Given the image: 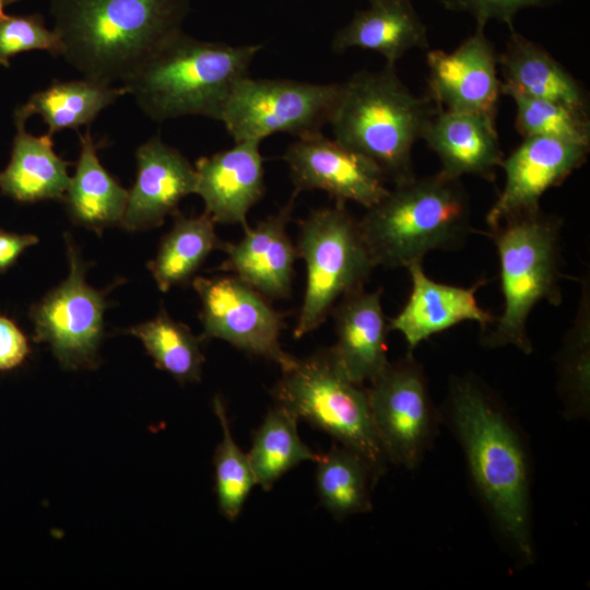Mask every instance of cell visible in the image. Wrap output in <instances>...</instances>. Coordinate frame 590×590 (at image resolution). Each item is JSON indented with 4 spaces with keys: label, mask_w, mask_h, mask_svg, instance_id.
Returning a JSON list of instances; mask_svg holds the SVG:
<instances>
[{
    "label": "cell",
    "mask_w": 590,
    "mask_h": 590,
    "mask_svg": "<svg viewBox=\"0 0 590 590\" xmlns=\"http://www.w3.org/2000/svg\"><path fill=\"white\" fill-rule=\"evenodd\" d=\"M449 414L492 519L517 554L531 562L529 473L521 437L495 398L472 376L451 381Z\"/></svg>",
    "instance_id": "6da1fadb"
},
{
    "label": "cell",
    "mask_w": 590,
    "mask_h": 590,
    "mask_svg": "<svg viewBox=\"0 0 590 590\" xmlns=\"http://www.w3.org/2000/svg\"><path fill=\"white\" fill-rule=\"evenodd\" d=\"M191 0H50L63 59L83 78L123 83L172 35Z\"/></svg>",
    "instance_id": "7a4b0ae2"
},
{
    "label": "cell",
    "mask_w": 590,
    "mask_h": 590,
    "mask_svg": "<svg viewBox=\"0 0 590 590\" xmlns=\"http://www.w3.org/2000/svg\"><path fill=\"white\" fill-rule=\"evenodd\" d=\"M262 45L231 46L181 31L166 39L120 86L154 121L187 115L221 121L225 103L248 75Z\"/></svg>",
    "instance_id": "3957f363"
},
{
    "label": "cell",
    "mask_w": 590,
    "mask_h": 590,
    "mask_svg": "<svg viewBox=\"0 0 590 590\" xmlns=\"http://www.w3.org/2000/svg\"><path fill=\"white\" fill-rule=\"evenodd\" d=\"M376 267L405 268L435 250L460 247L472 227L469 197L441 172L394 185L358 220Z\"/></svg>",
    "instance_id": "277c9868"
},
{
    "label": "cell",
    "mask_w": 590,
    "mask_h": 590,
    "mask_svg": "<svg viewBox=\"0 0 590 590\" xmlns=\"http://www.w3.org/2000/svg\"><path fill=\"white\" fill-rule=\"evenodd\" d=\"M436 110L386 64L379 71H359L342 84L329 125L337 142L375 162L397 185L415 177L412 150Z\"/></svg>",
    "instance_id": "5b68a950"
},
{
    "label": "cell",
    "mask_w": 590,
    "mask_h": 590,
    "mask_svg": "<svg viewBox=\"0 0 590 590\" xmlns=\"http://www.w3.org/2000/svg\"><path fill=\"white\" fill-rule=\"evenodd\" d=\"M562 220L541 208L509 216L488 227L499 259L504 308L482 332L489 347L512 345L530 354L527 322L542 300L562 303Z\"/></svg>",
    "instance_id": "8992f818"
},
{
    "label": "cell",
    "mask_w": 590,
    "mask_h": 590,
    "mask_svg": "<svg viewBox=\"0 0 590 590\" xmlns=\"http://www.w3.org/2000/svg\"><path fill=\"white\" fill-rule=\"evenodd\" d=\"M281 371L271 391L275 404L359 456L378 480L387 457L373 423L367 391L346 376L331 347L304 358L292 356Z\"/></svg>",
    "instance_id": "52a82bcc"
},
{
    "label": "cell",
    "mask_w": 590,
    "mask_h": 590,
    "mask_svg": "<svg viewBox=\"0 0 590 590\" xmlns=\"http://www.w3.org/2000/svg\"><path fill=\"white\" fill-rule=\"evenodd\" d=\"M296 250L307 271L293 330V337L299 339L318 329L343 296L364 288L376 266L358 220L338 202L311 211L299 222Z\"/></svg>",
    "instance_id": "ba28073f"
},
{
    "label": "cell",
    "mask_w": 590,
    "mask_h": 590,
    "mask_svg": "<svg viewBox=\"0 0 590 590\" xmlns=\"http://www.w3.org/2000/svg\"><path fill=\"white\" fill-rule=\"evenodd\" d=\"M342 93L340 83H310L294 80H239L222 111L235 143L260 141L276 132L297 138L321 133L330 123Z\"/></svg>",
    "instance_id": "9c48e42d"
},
{
    "label": "cell",
    "mask_w": 590,
    "mask_h": 590,
    "mask_svg": "<svg viewBox=\"0 0 590 590\" xmlns=\"http://www.w3.org/2000/svg\"><path fill=\"white\" fill-rule=\"evenodd\" d=\"M64 241L69 274L32 306L34 341L47 343L66 369H93L99 365L107 292L87 284L90 263L82 259L69 233Z\"/></svg>",
    "instance_id": "30bf717a"
},
{
    "label": "cell",
    "mask_w": 590,
    "mask_h": 590,
    "mask_svg": "<svg viewBox=\"0 0 590 590\" xmlns=\"http://www.w3.org/2000/svg\"><path fill=\"white\" fill-rule=\"evenodd\" d=\"M369 385L370 414L387 460L415 468L436 428L422 367L409 353L403 359L389 362Z\"/></svg>",
    "instance_id": "8fae6325"
},
{
    "label": "cell",
    "mask_w": 590,
    "mask_h": 590,
    "mask_svg": "<svg viewBox=\"0 0 590 590\" xmlns=\"http://www.w3.org/2000/svg\"><path fill=\"white\" fill-rule=\"evenodd\" d=\"M201 300V339L223 340L251 356L283 367L293 355L283 351L284 314L269 298L235 275L203 278L191 282Z\"/></svg>",
    "instance_id": "7c38bea8"
},
{
    "label": "cell",
    "mask_w": 590,
    "mask_h": 590,
    "mask_svg": "<svg viewBox=\"0 0 590 590\" xmlns=\"http://www.w3.org/2000/svg\"><path fill=\"white\" fill-rule=\"evenodd\" d=\"M283 160L297 193L322 190L334 202L352 201L368 209L389 191L387 177L375 162L322 133L297 138Z\"/></svg>",
    "instance_id": "4fadbf2b"
},
{
    "label": "cell",
    "mask_w": 590,
    "mask_h": 590,
    "mask_svg": "<svg viewBox=\"0 0 590 590\" xmlns=\"http://www.w3.org/2000/svg\"><path fill=\"white\" fill-rule=\"evenodd\" d=\"M484 27L476 24L475 32L450 52H427V97L438 109L496 117L502 81Z\"/></svg>",
    "instance_id": "5bb4252c"
},
{
    "label": "cell",
    "mask_w": 590,
    "mask_h": 590,
    "mask_svg": "<svg viewBox=\"0 0 590 590\" xmlns=\"http://www.w3.org/2000/svg\"><path fill=\"white\" fill-rule=\"evenodd\" d=\"M590 146L547 137H527L503 160L505 184L486 214L488 227L518 213L540 209V200L582 166Z\"/></svg>",
    "instance_id": "9a60e30c"
},
{
    "label": "cell",
    "mask_w": 590,
    "mask_h": 590,
    "mask_svg": "<svg viewBox=\"0 0 590 590\" xmlns=\"http://www.w3.org/2000/svg\"><path fill=\"white\" fill-rule=\"evenodd\" d=\"M137 177L128 190L121 226L143 231L162 225L178 212L179 202L196 193L194 166L158 134L141 144L135 152Z\"/></svg>",
    "instance_id": "2e32d148"
},
{
    "label": "cell",
    "mask_w": 590,
    "mask_h": 590,
    "mask_svg": "<svg viewBox=\"0 0 590 590\" xmlns=\"http://www.w3.org/2000/svg\"><path fill=\"white\" fill-rule=\"evenodd\" d=\"M297 192L276 213L250 227L237 243L223 247L226 258L217 270L232 272L268 298H288L292 291L296 246L287 234Z\"/></svg>",
    "instance_id": "e0dca14e"
},
{
    "label": "cell",
    "mask_w": 590,
    "mask_h": 590,
    "mask_svg": "<svg viewBox=\"0 0 590 590\" xmlns=\"http://www.w3.org/2000/svg\"><path fill=\"white\" fill-rule=\"evenodd\" d=\"M259 146L260 141L245 140L196 162V193L215 223L244 227L248 211L263 197L264 170Z\"/></svg>",
    "instance_id": "ac0fdd59"
},
{
    "label": "cell",
    "mask_w": 590,
    "mask_h": 590,
    "mask_svg": "<svg viewBox=\"0 0 590 590\" xmlns=\"http://www.w3.org/2000/svg\"><path fill=\"white\" fill-rule=\"evenodd\" d=\"M411 292L400 312L389 320L390 330L400 332L411 353L421 342L461 322L474 321L484 332L495 320L475 297L486 280L470 287L436 282L428 278L421 262L406 267Z\"/></svg>",
    "instance_id": "d6986e66"
},
{
    "label": "cell",
    "mask_w": 590,
    "mask_h": 590,
    "mask_svg": "<svg viewBox=\"0 0 590 590\" xmlns=\"http://www.w3.org/2000/svg\"><path fill=\"white\" fill-rule=\"evenodd\" d=\"M382 288H364L343 296L333 307L337 342L331 350L346 376L362 385L375 379L389 364L390 331L381 306Z\"/></svg>",
    "instance_id": "ffe728a7"
},
{
    "label": "cell",
    "mask_w": 590,
    "mask_h": 590,
    "mask_svg": "<svg viewBox=\"0 0 590 590\" xmlns=\"http://www.w3.org/2000/svg\"><path fill=\"white\" fill-rule=\"evenodd\" d=\"M422 139L440 160V172L451 178L475 175L492 180L504 160L495 117L485 114L437 108Z\"/></svg>",
    "instance_id": "44dd1931"
},
{
    "label": "cell",
    "mask_w": 590,
    "mask_h": 590,
    "mask_svg": "<svg viewBox=\"0 0 590 590\" xmlns=\"http://www.w3.org/2000/svg\"><path fill=\"white\" fill-rule=\"evenodd\" d=\"M509 30L506 47L497 56L502 94L546 99L589 116V99L581 83L541 45L514 26Z\"/></svg>",
    "instance_id": "7402d4cb"
},
{
    "label": "cell",
    "mask_w": 590,
    "mask_h": 590,
    "mask_svg": "<svg viewBox=\"0 0 590 590\" xmlns=\"http://www.w3.org/2000/svg\"><path fill=\"white\" fill-rule=\"evenodd\" d=\"M332 38L331 49L342 54L352 48L373 50L394 67L409 50L427 49V30L410 0H368Z\"/></svg>",
    "instance_id": "603a6c76"
},
{
    "label": "cell",
    "mask_w": 590,
    "mask_h": 590,
    "mask_svg": "<svg viewBox=\"0 0 590 590\" xmlns=\"http://www.w3.org/2000/svg\"><path fill=\"white\" fill-rule=\"evenodd\" d=\"M80 155L70 177L63 201L73 223L101 235L111 226H121L128 190L102 165L90 129L79 133Z\"/></svg>",
    "instance_id": "cb8c5ba5"
},
{
    "label": "cell",
    "mask_w": 590,
    "mask_h": 590,
    "mask_svg": "<svg viewBox=\"0 0 590 590\" xmlns=\"http://www.w3.org/2000/svg\"><path fill=\"white\" fill-rule=\"evenodd\" d=\"M11 158L0 173V190L19 202L63 200L70 176L69 162L54 151L52 135L36 137L16 122Z\"/></svg>",
    "instance_id": "d4e9b609"
},
{
    "label": "cell",
    "mask_w": 590,
    "mask_h": 590,
    "mask_svg": "<svg viewBox=\"0 0 590 590\" xmlns=\"http://www.w3.org/2000/svg\"><path fill=\"white\" fill-rule=\"evenodd\" d=\"M126 94L122 86L83 78L54 81L48 87L34 93L14 110V123H25L39 115L48 126V133L88 126L98 114Z\"/></svg>",
    "instance_id": "484cf974"
},
{
    "label": "cell",
    "mask_w": 590,
    "mask_h": 590,
    "mask_svg": "<svg viewBox=\"0 0 590 590\" xmlns=\"http://www.w3.org/2000/svg\"><path fill=\"white\" fill-rule=\"evenodd\" d=\"M215 222L203 212L185 216L177 212L170 231L162 238L157 253L148 263L152 276L162 292L192 282L213 250H223L225 241L215 232Z\"/></svg>",
    "instance_id": "4316f807"
},
{
    "label": "cell",
    "mask_w": 590,
    "mask_h": 590,
    "mask_svg": "<svg viewBox=\"0 0 590 590\" xmlns=\"http://www.w3.org/2000/svg\"><path fill=\"white\" fill-rule=\"evenodd\" d=\"M298 420L286 409L271 408L255 432L247 453L256 484L263 491L304 461H317L319 455L305 445L297 433Z\"/></svg>",
    "instance_id": "83f0119b"
},
{
    "label": "cell",
    "mask_w": 590,
    "mask_h": 590,
    "mask_svg": "<svg viewBox=\"0 0 590 590\" xmlns=\"http://www.w3.org/2000/svg\"><path fill=\"white\" fill-rule=\"evenodd\" d=\"M316 462L317 493L333 517L342 519L371 509L369 491L376 477L359 456L340 445Z\"/></svg>",
    "instance_id": "f1b7e54d"
},
{
    "label": "cell",
    "mask_w": 590,
    "mask_h": 590,
    "mask_svg": "<svg viewBox=\"0 0 590 590\" xmlns=\"http://www.w3.org/2000/svg\"><path fill=\"white\" fill-rule=\"evenodd\" d=\"M125 332L138 338L155 366L178 382L200 381L204 362L201 344L204 341L186 324L169 317L164 307L153 319Z\"/></svg>",
    "instance_id": "f546056e"
},
{
    "label": "cell",
    "mask_w": 590,
    "mask_h": 590,
    "mask_svg": "<svg viewBox=\"0 0 590 590\" xmlns=\"http://www.w3.org/2000/svg\"><path fill=\"white\" fill-rule=\"evenodd\" d=\"M558 391L568 416H585L590 402V279H581L575 318L557 357Z\"/></svg>",
    "instance_id": "4dcf8cb0"
},
{
    "label": "cell",
    "mask_w": 590,
    "mask_h": 590,
    "mask_svg": "<svg viewBox=\"0 0 590 590\" xmlns=\"http://www.w3.org/2000/svg\"><path fill=\"white\" fill-rule=\"evenodd\" d=\"M213 410L222 427V440L214 453L215 492L220 512L235 521L256 485L248 459L232 437L225 405L219 396L213 399Z\"/></svg>",
    "instance_id": "1f68e13d"
},
{
    "label": "cell",
    "mask_w": 590,
    "mask_h": 590,
    "mask_svg": "<svg viewBox=\"0 0 590 590\" xmlns=\"http://www.w3.org/2000/svg\"><path fill=\"white\" fill-rule=\"evenodd\" d=\"M516 106V129L523 137H547L590 146V120L562 104L520 94L508 95Z\"/></svg>",
    "instance_id": "d6a6232c"
},
{
    "label": "cell",
    "mask_w": 590,
    "mask_h": 590,
    "mask_svg": "<svg viewBox=\"0 0 590 590\" xmlns=\"http://www.w3.org/2000/svg\"><path fill=\"white\" fill-rule=\"evenodd\" d=\"M45 50L61 57L62 43L56 30H48L39 13L7 15L0 21V66L9 67L10 58L24 51Z\"/></svg>",
    "instance_id": "836d02e7"
},
{
    "label": "cell",
    "mask_w": 590,
    "mask_h": 590,
    "mask_svg": "<svg viewBox=\"0 0 590 590\" xmlns=\"http://www.w3.org/2000/svg\"><path fill=\"white\" fill-rule=\"evenodd\" d=\"M559 0H441L448 11L472 15L476 24L486 25L489 20L514 26L515 15L523 9L541 8Z\"/></svg>",
    "instance_id": "e575fe53"
},
{
    "label": "cell",
    "mask_w": 590,
    "mask_h": 590,
    "mask_svg": "<svg viewBox=\"0 0 590 590\" xmlns=\"http://www.w3.org/2000/svg\"><path fill=\"white\" fill-rule=\"evenodd\" d=\"M30 354L27 338L15 322L0 315V371L22 365Z\"/></svg>",
    "instance_id": "d590c367"
},
{
    "label": "cell",
    "mask_w": 590,
    "mask_h": 590,
    "mask_svg": "<svg viewBox=\"0 0 590 590\" xmlns=\"http://www.w3.org/2000/svg\"><path fill=\"white\" fill-rule=\"evenodd\" d=\"M38 243L32 234H17L0 229V274L11 268L19 257Z\"/></svg>",
    "instance_id": "8d00e7d4"
},
{
    "label": "cell",
    "mask_w": 590,
    "mask_h": 590,
    "mask_svg": "<svg viewBox=\"0 0 590 590\" xmlns=\"http://www.w3.org/2000/svg\"><path fill=\"white\" fill-rule=\"evenodd\" d=\"M16 1L17 0H0V21L7 16L5 11H4L5 8Z\"/></svg>",
    "instance_id": "74e56055"
}]
</instances>
